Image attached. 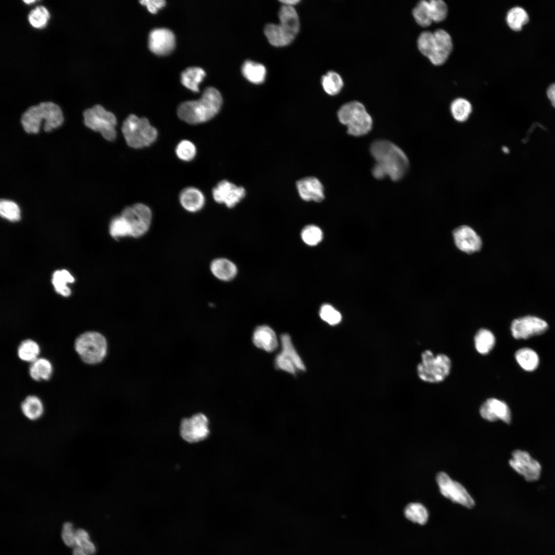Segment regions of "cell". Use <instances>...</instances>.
<instances>
[{
	"label": "cell",
	"instance_id": "obj_1",
	"mask_svg": "<svg viewBox=\"0 0 555 555\" xmlns=\"http://www.w3.org/2000/svg\"><path fill=\"white\" fill-rule=\"evenodd\" d=\"M376 163L372 174L378 179L388 176L393 181L403 177L407 172L409 161L404 152L393 143L386 140L374 141L370 147Z\"/></svg>",
	"mask_w": 555,
	"mask_h": 555
},
{
	"label": "cell",
	"instance_id": "obj_2",
	"mask_svg": "<svg viewBox=\"0 0 555 555\" xmlns=\"http://www.w3.org/2000/svg\"><path fill=\"white\" fill-rule=\"evenodd\" d=\"M222 103L219 91L214 87H208L199 99L181 103L177 108V115L181 120L189 124L204 123L218 114Z\"/></svg>",
	"mask_w": 555,
	"mask_h": 555
},
{
	"label": "cell",
	"instance_id": "obj_3",
	"mask_svg": "<svg viewBox=\"0 0 555 555\" xmlns=\"http://www.w3.org/2000/svg\"><path fill=\"white\" fill-rule=\"evenodd\" d=\"M43 120L45 132H50L61 126L64 117L61 108L51 102L40 103L28 108L22 115L21 123L27 133H38Z\"/></svg>",
	"mask_w": 555,
	"mask_h": 555
},
{
	"label": "cell",
	"instance_id": "obj_4",
	"mask_svg": "<svg viewBox=\"0 0 555 555\" xmlns=\"http://www.w3.org/2000/svg\"><path fill=\"white\" fill-rule=\"evenodd\" d=\"M279 24H268L264 29V33L269 43L276 47L289 44L300 28L299 16L293 6L283 4L279 11Z\"/></svg>",
	"mask_w": 555,
	"mask_h": 555
},
{
	"label": "cell",
	"instance_id": "obj_5",
	"mask_svg": "<svg viewBox=\"0 0 555 555\" xmlns=\"http://www.w3.org/2000/svg\"><path fill=\"white\" fill-rule=\"evenodd\" d=\"M122 132L130 147L139 149L149 146L157 139V130L145 118L129 115L123 121Z\"/></svg>",
	"mask_w": 555,
	"mask_h": 555
},
{
	"label": "cell",
	"instance_id": "obj_6",
	"mask_svg": "<svg viewBox=\"0 0 555 555\" xmlns=\"http://www.w3.org/2000/svg\"><path fill=\"white\" fill-rule=\"evenodd\" d=\"M337 114L340 122L347 126V132L349 135L363 136L372 128V118L360 102L353 101L343 104Z\"/></svg>",
	"mask_w": 555,
	"mask_h": 555
},
{
	"label": "cell",
	"instance_id": "obj_7",
	"mask_svg": "<svg viewBox=\"0 0 555 555\" xmlns=\"http://www.w3.org/2000/svg\"><path fill=\"white\" fill-rule=\"evenodd\" d=\"M75 349L81 359L85 363L94 365L101 362L105 358L107 343L101 333L89 331L80 335L75 340Z\"/></svg>",
	"mask_w": 555,
	"mask_h": 555
},
{
	"label": "cell",
	"instance_id": "obj_8",
	"mask_svg": "<svg viewBox=\"0 0 555 555\" xmlns=\"http://www.w3.org/2000/svg\"><path fill=\"white\" fill-rule=\"evenodd\" d=\"M451 367V360L447 355L434 356L431 350H426L421 354V361L417 367V374L424 381L440 382L448 376Z\"/></svg>",
	"mask_w": 555,
	"mask_h": 555
},
{
	"label": "cell",
	"instance_id": "obj_9",
	"mask_svg": "<svg viewBox=\"0 0 555 555\" xmlns=\"http://www.w3.org/2000/svg\"><path fill=\"white\" fill-rule=\"evenodd\" d=\"M84 123L91 130L99 132L106 140L113 141L117 133V119L112 113L97 104L83 112Z\"/></svg>",
	"mask_w": 555,
	"mask_h": 555
},
{
	"label": "cell",
	"instance_id": "obj_10",
	"mask_svg": "<svg viewBox=\"0 0 555 555\" xmlns=\"http://www.w3.org/2000/svg\"><path fill=\"white\" fill-rule=\"evenodd\" d=\"M179 434L183 440L190 443L206 440L210 434L208 417L202 413H197L183 418L179 425Z\"/></svg>",
	"mask_w": 555,
	"mask_h": 555
},
{
	"label": "cell",
	"instance_id": "obj_11",
	"mask_svg": "<svg viewBox=\"0 0 555 555\" xmlns=\"http://www.w3.org/2000/svg\"><path fill=\"white\" fill-rule=\"evenodd\" d=\"M121 215L130 228L131 236L139 237L149 230L152 219L150 208L146 205L137 203L124 208Z\"/></svg>",
	"mask_w": 555,
	"mask_h": 555
},
{
	"label": "cell",
	"instance_id": "obj_12",
	"mask_svg": "<svg viewBox=\"0 0 555 555\" xmlns=\"http://www.w3.org/2000/svg\"><path fill=\"white\" fill-rule=\"evenodd\" d=\"M436 481L441 493L452 502L468 508L474 507L475 502L465 487L459 483L452 479L445 472L438 473Z\"/></svg>",
	"mask_w": 555,
	"mask_h": 555
},
{
	"label": "cell",
	"instance_id": "obj_13",
	"mask_svg": "<svg viewBox=\"0 0 555 555\" xmlns=\"http://www.w3.org/2000/svg\"><path fill=\"white\" fill-rule=\"evenodd\" d=\"M548 328V323L543 319L528 315L512 321L510 330L513 337L517 340H526L544 334Z\"/></svg>",
	"mask_w": 555,
	"mask_h": 555
},
{
	"label": "cell",
	"instance_id": "obj_14",
	"mask_svg": "<svg viewBox=\"0 0 555 555\" xmlns=\"http://www.w3.org/2000/svg\"><path fill=\"white\" fill-rule=\"evenodd\" d=\"M510 467L528 482L538 480L541 474L542 467L539 462L526 451L516 450L509 460Z\"/></svg>",
	"mask_w": 555,
	"mask_h": 555
},
{
	"label": "cell",
	"instance_id": "obj_15",
	"mask_svg": "<svg viewBox=\"0 0 555 555\" xmlns=\"http://www.w3.org/2000/svg\"><path fill=\"white\" fill-rule=\"evenodd\" d=\"M246 193L244 187L238 186L229 180H223L214 187L212 194L216 202L224 204L228 208H232L245 197Z\"/></svg>",
	"mask_w": 555,
	"mask_h": 555
},
{
	"label": "cell",
	"instance_id": "obj_16",
	"mask_svg": "<svg viewBox=\"0 0 555 555\" xmlns=\"http://www.w3.org/2000/svg\"><path fill=\"white\" fill-rule=\"evenodd\" d=\"M452 236L456 247L464 253L472 254L481 250L483 244L481 237L469 226L457 227L453 230Z\"/></svg>",
	"mask_w": 555,
	"mask_h": 555
},
{
	"label": "cell",
	"instance_id": "obj_17",
	"mask_svg": "<svg viewBox=\"0 0 555 555\" xmlns=\"http://www.w3.org/2000/svg\"><path fill=\"white\" fill-rule=\"evenodd\" d=\"M175 46V38L170 30L164 28H156L149 34V47L152 52L156 54L164 55L170 53Z\"/></svg>",
	"mask_w": 555,
	"mask_h": 555
},
{
	"label": "cell",
	"instance_id": "obj_18",
	"mask_svg": "<svg viewBox=\"0 0 555 555\" xmlns=\"http://www.w3.org/2000/svg\"><path fill=\"white\" fill-rule=\"evenodd\" d=\"M482 417L490 421L497 420L509 423L511 420L510 410L506 402L496 398L488 399L480 406Z\"/></svg>",
	"mask_w": 555,
	"mask_h": 555
},
{
	"label": "cell",
	"instance_id": "obj_19",
	"mask_svg": "<svg viewBox=\"0 0 555 555\" xmlns=\"http://www.w3.org/2000/svg\"><path fill=\"white\" fill-rule=\"evenodd\" d=\"M435 47L433 53L429 58L435 65L443 64L448 58L453 48L451 36L445 30L438 29L434 32Z\"/></svg>",
	"mask_w": 555,
	"mask_h": 555
},
{
	"label": "cell",
	"instance_id": "obj_20",
	"mask_svg": "<svg viewBox=\"0 0 555 555\" xmlns=\"http://www.w3.org/2000/svg\"><path fill=\"white\" fill-rule=\"evenodd\" d=\"M296 187L300 197L305 201L320 202L324 198L323 186L314 177H306L299 180Z\"/></svg>",
	"mask_w": 555,
	"mask_h": 555
},
{
	"label": "cell",
	"instance_id": "obj_21",
	"mask_svg": "<svg viewBox=\"0 0 555 555\" xmlns=\"http://www.w3.org/2000/svg\"><path fill=\"white\" fill-rule=\"evenodd\" d=\"M252 341L257 347L267 352L274 351L279 345L275 332L267 325L259 326L255 329Z\"/></svg>",
	"mask_w": 555,
	"mask_h": 555
},
{
	"label": "cell",
	"instance_id": "obj_22",
	"mask_svg": "<svg viewBox=\"0 0 555 555\" xmlns=\"http://www.w3.org/2000/svg\"><path fill=\"white\" fill-rule=\"evenodd\" d=\"M212 274L218 280L229 282L234 279L238 272L236 265L231 260L225 257L213 260L210 265Z\"/></svg>",
	"mask_w": 555,
	"mask_h": 555
},
{
	"label": "cell",
	"instance_id": "obj_23",
	"mask_svg": "<svg viewBox=\"0 0 555 555\" xmlns=\"http://www.w3.org/2000/svg\"><path fill=\"white\" fill-rule=\"evenodd\" d=\"M179 201L182 207L191 212L200 210L205 205V197L202 192L194 187H188L181 192Z\"/></svg>",
	"mask_w": 555,
	"mask_h": 555
},
{
	"label": "cell",
	"instance_id": "obj_24",
	"mask_svg": "<svg viewBox=\"0 0 555 555\" xmlns=\"http://www.w3.org/2000/svg\"><path fill=\"white\" fill-rule=\"evenodd\" d=\"M515 359L520 366L526 372L535 371L539 366L540 358L537 353L529 347L518 349L514 355Z\"/></svg>",
	"mask_w": 555,
	"mask_h": 555
},
{
	"label": "cell",
	"instance_id": "obj_25",
	"mask_svg": "<svg viewBox=\"0 0 555 555\" xmlns=\"http://www.w3.org/2000/svg\"><path fill=\"white\" fill-rule=\"evenodd\" d=\"M21 409L24 416L31 421L40 419L44 413L43 402L35 395L26 397L21 403Z\"/></svg>",
	"mask_w": 555,
	"mask_h": 555
},
{
	"label": "cell",
	"instance_id": "obj_26",
	"mask_svg": "<svg viewBox=\"0 0 555 555\" xmlns=\"http://www.w3.org/2000/svg\"><path fill=\"white\" fill-rule=\"evenodd\" d=\"M52 371L51 362L44 358H38L31 363L29 368L30 376L38 381L49 380L52 374Z\"/></svg>",
	"mask_w": 555,
	"mask_h": 555
},
{
	"label": "cell",
	"instance_id": "obj_27",
	"mask_svg": "<svg viewBox=\"0 0 555 555\" xmlns=\"http://www.w3.org/2000/svg\"><path fill=\"white\" fill-rule=\"evenodd\" d=\"M242 71L246 79L254 84L262 83L265 79L266 75L265 67L254 61H246L242 65Z\"/></svg>",
	"mask_w": 555,
	"mask_h": 555
},
{
	"label": "cell",
	"instance_id": "obj_28",
	"mask_svg": "<svg viewBox=\"0 0 555 555\" xmlns=\"http://www.w3.org/2000/svg\"><path fill=\"white\" fill-rule=\"evenodd\" d=\"M206 76L203 69L198 67H191L186 69L181 75V83L187 88L194 92H199V84Z\"/></svg>",
	"mask_w": 555,
	"mask_h": 555
},
{
	"label": "cell",
	"instance_id": "obj_29",
	"mask_svg": "<svg viewBox=\"0 0 555 555\" xmlns=\"http://www.w3.org/2000/svg\"><path fill=\"white\" fill-rule=\"evenodd\" d=\"M527 11L519 6L511 8L506 15V22L509 27L514 31H520L529 21Z\"/></svg>",
	"mask_w": 555,
	"mask_h": 555
},
{
	"label": "cell",
	"instance_id": "obj_30",
	"mask_svg": "<svg viewBox=\"0 0 555 555\" xmlns=\"http://www.w3.org/2000/svg\"><path fill=\"white\" fill-rule=\"evenodd\" d=\"M495 343V338L494 335L487 329H480L474 337L475 348L481 354L485 355L489 353L493 348Z\"/></svg>",
	"mask_w": 555,
	"mask_h": 555
},
{
	"label": "cell",
	"instance_id": "obj_31",
	"mask_svg": "<svg viewBox=\"0 0 555 555\" xmlns=\"http://www.w3.org/2000/svg\"><path fill=\"white\" fill-rule=\"evenodd\" d=\"M280 340L282 347L281 353L292 361L297 370L305 371V365L294 348L289 335L283 334L281 336Z\"/></svg>",
	"mask_w": 555,
	"mask_h": 555
},
{
	"label": "cell",
	"instance_id": "obj_32",
	"mask_svg": "<svg viewBox=\"0 0 555 555\" xmlns=\"http://www.w3.org/2000/svg\"><path fill=\"white\" fill-rule=\"evenodd\" d=\"M40 353L39 344L31 339H26L20 344L17 355L22 361L32 363L38 358Z\"/></svg>",
	"mask_w": 555,
	"mask_h": 555
},
{
	"label": "cell",
	"instance_id": "obj_33",
	"mask_svg": "<svg viewBox=\"0 0 555 555\" xmlns=\"http://www.w3.org/2000/svg\"><path fill=\"white\" fill-rule=\"evenodd\" d=\"M321 84L324 91L329 95H337L343 86L341 76L337 72L329 71L321 78Z\"/></svg>",
	"mask_w": 555,
	"mask_h": 555
},
{
	"label": "cell",
	"instance_id": "obj_34",
	"mask_svg": "<svg viewBox=\"0 0 555 555\" xmlns=\"http://www.w3.org/2000/svg\"><path fill=\"white\" fill-rule=\"evenodd\" d=\"M73 281V276L66 270L55 271L52 279L55 291L64 297H68L71 293L70 289L67 286V284L72 283Z\"/></svg>",
	"mask_w": 555,
	"mask_h": 555
},
{
	"label": "cell",
	"instance_id": "obj_35",
	"mask_svg": "<svg viewBox=\"0 0 555 555\" xmlns=\"http://www.w3.org/2000/svg\"><path fill=\"white\" fill-rule=\"evenodd\" d=\"M471 103L464 98H457L451 104L450 111L453 118L457 122H465L472 112Z\"/></svg>",
	"mask_w": 555,
	"mask_h": 555
},
{
	"label": "cell",
	"instance_id": "obj_36",
	"mask_svg": "<svg viewBox=\"0 0 555 555\" xmlns=\"http://www.w3.org/2000/svg\"><path fill=\"white\" fill-rule=\"evenodd\" d=\"M405 517L410 521L424 525L428 519V512L422 504L413 503L408 504L404 509Z\"/></svg>",
	"mask_w": 555,
	"mask_h": 555
},
{
	"label": "cell",
	"instance_id": "obj_37",
	"mask_svg": "<svg viewBox=\"0 0 555 555\" xmlns=\"http://www.w3.org/2000/svg\"><path fill=\"white\" fill-rule=\"evenodd\" d=\"M412 13L416 22L422 27H428L433 22L428 1H420L413 9Z\"/></svg>",
	"mask_w": 555,
	"mask_h": 555
},
{
	"label": "cell",
	"instance_id": "obj_38",
	"mask_svg": "<svg viewBox=\"0 0 555 555\" xmlns=\"http://www.w3.org/2000/svg\"><path fill=\"white\" fill-rule=\"evenodd\" d=\"M50 17L48 10L43 6H38L32 9L28 16L29 23L36 28H42L47 23Z\"/></svg>",
	"mask_w": 555,
	"mask_h": 555
},
{
	"label": "cell",
	"instance_id": "obj_39",
	"mask_svg": "<svg viewBox=\"0 0 555 555\" xmlns=\"http://www.w3.org/2000/svg\"><path fill=\"white\" fill-rule=\"evenodd\" d=\"M109 232L111 236L115 238L131 236L129 225L121 215L112 220L109 226Z\"/></svg>",
	"mask_w": 555,
	"mask_h": 555
},
{
	"label": "cell",
	"instance_id": "obj_40",
	"mask_svg": "<svg viewBox=\"0 0 555 555\" xmlns=\"http://www.w3.org/2000/svg\"><path fill=\"white\" fill-rule=\"evenodd\" d=\"M301 237L303 242L310 246H314L321 242L323 233L317 226L309 225L305 226L301 231Z\"/></svg>",
	"mask_w": 555,
	"mask_h": 555
},
{
	"label": "cell",
	"instance_id": "obj_41",
	"mask_svg": "<svg viewBox=\"0 0 555 555\" xmlns=\"http://www.w3.org/2000/svg\"><path fill=\"white\" fill-rule=\"evenodd\" d=\"M435 43L434 32L424 31L418 38L417 46L420 52L429 58L433 52Z\"/></svg>",
	"mask_w": 555,
	"mask_h": 555
},
{
	"label": "cell",
	"instance_id": "obj_42",
	"mask_svg": "<svg viewBox=\"0 0 555 555\" xmlns=\"http://www.w3.org/2000/svg\"><path fill=\"white\" fill-rule=\"evenodd\" d=\"M76 546L82 548L89 555H94L97 551L96 546L91 541L89 533L83 528L76 530Z\"/></svg>",
	"mask_w": 555,
	"mask_h": 555
},
{
	"label": "cell",
	"instance_id": "obj_43",
	"mask_svg": "<svg viewBox=\"0 0 555 555\" xmlns=\"http://www.w3.org/2000/svg\"><path fill=\"white\" fill-rule=\"evenodd\" d=\"M0 213L2 217L12 221H17L20 218V210L17 205L8 200H1Z\"/></svg>",
	"mask_w": 555,
	"mask_h": 555
},
{
	"label": "cell",
	"instance_id": "obj_44",
	"mask_svg": "<svg viewBox=\"0 0 555 555\" xmlns=\"http://www.w3.org/2000/svg\"><path fill=\"white\" fill-rule=\"evenodd\" d=\"M175 152L177 156L180 159L189 161L195 157L196 154V149L192 142L187 140H183L177 144Z\"/></svg>",
	"mask_w": 555,
	"mask_h": 555
},
{
	"label": "cell",
	"instance_id": "obj_45",
	"mask_svg": "<svg viewBox=\"0 0 555 555\" xmlns=\"http://www.w3.org/2000/svg\"><path fill=\"white\" fill-rule=\"evenodd\" d=\"M429 3L432 21L440 22L443 21L448 13L446 4L442 0H431Z\"/></svg>",
	"mask_w": 555,
	"mask_h": 555
},
{
	"label": "cell",
	"instance_id": "obj_46",
	"mask_svg": "<svg viewBox=\"0 0 555 555\" xmlns=\"http://www.w3.org/2000/svg\"><path fill=\"white\" fill-rule=\"evenodd\" d=\"M319 314L322 320L330 325H337L342 320L341 313L329 304L322 305Z\"/></svg>",
	"mask_w": 555,
	"mask_h": 555
},
{
	"label": "cell",
	"instance_id": "obj_47",
	"mask_svg": "<svg viewBox=\"0 0 555 555\" xmlns=\"http://www.w3.org/2000/svg\"><path fill=\"white\" fill-rule=\"evenodd\" d=\"M61 538L65 544L68 547H74L76 546V530L73 528V525L71 522H65L62 526L61 531Z\"/></svg>",
	"mask_w": 555,
	"mask_h": 555
},
{
	"label": "cell",
	"instance_id": "obj_48",
	"mask_svg": "<svg viewBox=\"0 0 555 555\" xmlns=\"http://www.w3.org/2000/svg\"><path fill=\"white\" fill-rule=\"evenodd\" d=\"M275 363L278 368L288 373L294 374L297 371L292 361L281 353L276 356Z\"/></svg>",
	"mask_w": 555,
	"mask_h": 555
},
{
	"label": "cell",
	"instance_id": "obj_49",
	"mask_svg": "<svg viewBox=\"0 0 555 555\" xmlns=\"http://www.w3.org/2000/svg\"><path fill=\"white\" fill-rule=\"evenodd\" d=\"M139 2L141 4L145 5L149 12L152 13H156L165 4V1L163 0H142Z\"/></svg>",
	"mask_w": 555,
	"mask_h": 555
},
{
	"label": "cell",
	"instance_id": "obj_50",
	"mask_svg": "<svg viewBox=\"0 0 555 555\" xmlns=\"http://www.w3.org/2000/svg\"><path fill=\"white\" fill-rule=\"evenodd\" d=\"M547 96L552 106L555 107V82L551 84L547 89Z\"/></svg>",
	"mask_w": 555,
	"mask_h": 555
},
{
	"label": "cell",
	"instance_id": "obj_51",
	"mask_svg": "<svg viewBox=\"0 0 555 555\" xmlns=\"http://www.w3.org/2000/svg\"><path fill=\"white\" fill-rule=\"evenodd\" d=\"M72 555H89L82 548L75 546L73 547L72 552Z\"/></svg>",
	"mask_w": 555,
	"mask_h": 555
},
{
	"label": "cell",
	"instance_id": "obj_52",
	"mask_svg": "<svg viewBox=\"0 0 555 555\" xmlns=\"http://www.w3.org/2000/svg\"><path fill=\"white\" fill-rule=\"evenodd\" d=\"M284 5L293 6L300 2L299 0H282L280 1Z\"/></svg>",
	"mask_w": 555,
	"mask_h": 555
},
{
	"label": "cell",
	"instance_id": "obj_53",
	"mask_svg": "<svg viewBox=\"0 0 555 555\" xmlns=\"http://www.w3.org/2000/svg\"><path fill=\"white\" fill-rule=\"evenodd\" d=\"M502 150L503 152L505 153H508L509 152L508 148L506 146L503 147Z\"/></svg>",
	"mask_w": 555,
	"mask_h": 555
},
{
	"label": "cell",
	"instance_id": "obj_54",
	"mask_svg": "<svg viewBox=\"0 0 555 555\" xmlns=\"http://www.w3.org/2000/svg\"><path fill=\"white\" fill-rule=\"evenodd\" d=\"M24 2L26 4H30V3H31L35 2V1H33H33L32 0H31V1H24Z\"/></svg>",
	"mask_w": 555,
	"mask_h": 555
}]
</instances>
